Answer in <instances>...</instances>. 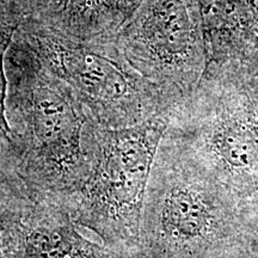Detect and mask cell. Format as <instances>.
<instances>
[{
  "instance_id": "6da1fadb",
  "label": "cell",
  "mask_w": 258,
  "mask_h": 258,
  "mask_svg": "<svg viewBox=\"0 0 258 258\" xmlns=\"http://www.w3.org/2000/svg\"><path fill=\"white\" fill-rule=\"evenodd\" d=\"M5 69L14 151L3 160L32 198L61 206L88 176L89 116L18 31Z\"/></svg>"
},
{
  "instance_id": "7a4b0ae2",
  "label": "cell",
  "mask_w": 258,
  "mask_h": 258,
  "mask_svg": "<svg viewBox=\"0 0 258 258\" xmlns=\"http://www.w3.org/2000/svg\"><path fill=\"white\" fill-rule=\"evenodd\" d=\"M170 112L125 128H103L90 121L88 176L61 205L77 226L131 258L139 246L147 189Z\"/></svg>"
},
{
  "instance_id": "3957f363",
  "label": "cell",
  "mask_w": 258,
  "mask_h": 258,
  "mask_svg": "<svg viewBox=\"0 0 258 258\" xmlns=\"http://www.w3.org/2000/svg\"><path fill=\"white\" fill-rule=\"evenodd\" d=\"M18 32L99 127H132L172 110L156 86L128 62L115 40L80 41L28 17Z\"/></svg>"
},
{
  "instance_id": "277c9868",
  "label": "cell",
  "mask_w": 258,
  "mask_h": 258,
  "mask_svg": "<svg viewBox=\"0 0 258 258\" xmlns=\"http://www.w3.org/2000/svg\"><path fill=\"white\" fill-rule=\"evenodd\" d=\"M115 42L172 106L191 95L207 69L198 0H145Z\"/></svg>"
},
{
  "instance_id": "5b68a950",
  "label": "cell",
  "mask_w": 258,
  "mask_h": 258,
  "mask_svg": "<svg viewBox=\"0 0 258 258\" xmlns=\"http://www.w3.org/2000/svg\"><path fill=\"white\" fill-rule=\"evenodd\" d=\"M165 180L163 185H148L133 258L192 254L217 234L218 208L207 190L183 177Z\"/></svg>"
},
{
  "instance_id": "8992f818",
  "label": "cell",
  "mask_w": 258,
  "mask_h": 258,
  "mask_svg": "<svg viewBox=\"0 0 258 258\" xmlns=\"http://www.w3.org/2000/svg\"><path fill=\"white\" fill-rule=\"evenodd\" d=\"M27 17L80 41L115 40L145 0H22Z\"/></svg>"
},
{
  "instance_id": "52a82bcc",
  "label": "cell",
  "mask_w": 258,
  "mask_h": 258,
  "mask_svg": "<svg viewBox=\"0 0 258 258\" xmlns=\"http://www.w3.org/2000/svg\"><path fill=\"white\" fill-rule=\"evenodd\" d=\"M23 258H131L83 237L60 205L40 201L25 234Z\"/></svg>"
},
{
  "instance_id": "ba28073f",
  "label": "cell",
  "mask_w": 258,
  "mask_h": 258,
  "mask_svg": "<svg viewBox=\"0 0 258 258\" xmlns=\"http://www.w3.org/2000/svg\"><path fill=\"white\" fill-rule=\"evenodd\" d=\"M38 202L0 157V258H23L29 221Z\"/></svg>"
},
{
  "instance_id": "9c48e42d",
  "label": "cell",
  "mask_w": 258,
  "mask_h": 258,
  "mask_svg": "<svg viewBox=\"0 0 258 258\" xmlns=\"http://www.w3.org/2000/svg\"><path fill=\"white\" fill-rule=\"evenodd\" d=\"M27 16L22 0H0V156L4 159L14 151V132L6 115V54Z\"/></svg>"
}]
</instances>
